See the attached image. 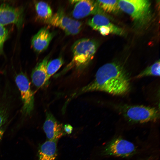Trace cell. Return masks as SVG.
<instances>
[{
    "instance_id": "6da1fadb",
    "label": "cell",
    "mask_w": 160,
    "mask_h": 160,
    "mask_svg": "<svg viewBox=\"0 0 160 160\" xmlns=\"http://www.w3.org/2000/svg\"><path fill=\"white\" fill-rule=\"evenodd\" d=\"M130 87L129 77L122 66L116 63H108L99 68L94 80L80 89L78 95L100 91L120 95L128 92Z\"/></svg>"
},
{
    "instance_id": "7a4b0ae2",
    "label": "cell",
    "mask_w": 160,
    "mask_h": 160,
    "mask_svg": "<svg viewBox=\"0 0 160 160\" xmlns=\"http://www.w3.org/2000/svg\"><path fill=\"white\" fill-rule=\"evenodd\" d=\"M97 47V42L91 39L82 38L76 41L71 47L72 60L63 71L73 67L78 70L84 69L94 58Z\"/></svg>"
},
{
    "instance_id": "3957f363",
    "label": "cell",
    "mask_w": 160,
    "mask_h": 160,
    "mask_svg": "<svg viewBox=\"0 0 160 160\" xmlns=\"http://www.w3.org/2000/svg\"><path fill=\"white\" fill-rule=\"evenodd\" d=\"M118 5L139 25H145L151 20V3L148 0H120Z\"/></svg>"
},
{
    "instance_id": "277c9868",
    "label": "cell",
    "mask_w": 160,
    "mask_h": 160,
    "mask_svg": "<svg viewBox=\"0 0 160 160\" xmlns=\"http://www.w3.org/2000/svg\"><path fill=\"white\" fill-rule=\"evenodd\" d=\"M135 145L120 137L114 138L102 150L101 156H111L123 157L132 156L137 153Z\"/></svg>"
},
{
    "instance_id": "5b68a950",
    "label": "cell",
    "mask_w": 160,
    "mask_h": 160,
    "mask_svg": "<svg viewBox=\"0 0 160 160\" xmlns=\"http://www.w3.org/2000/svg\"><path fill=\"white\" fill-rule=\"evenodd\" d=\"M124 115L129 122L143 123L155 122L159 118V113L156 108L143 105H133L126 108Z\"/></svg>"
},
{
    "instance_id": "8992f818",
    "label": "cell",
    "mask_w": 160,
    "mask_h": 160,
    "mask_svg": "<svg viewBox=\"0 0 160 160\" xmlns=\"http://www.w3.org/2000/svg\"><path fill=\"white\" fill-rule=\"evenodd\" d=\"M45 23L60 28L68 35H74L78 34L82 29V25L81 22L67 16L61 9H59Z\"/></svg>"
},
{
    "instance_id": "52a82bcc",
    "label": "cell",
    "mask_w": 160,
    "mask_h": 160,
    "mask_svg": "<svg viewBox=\"0 0 160 160\" xmlns=\"http://www.w3.org/2000/svg\"><path fill=\"white\" fill-rule=\"evenodd\" d=\"M15 81L23 104L22 112L25 115H29L33 109L34 96L29 80L24 74L21 73L16 76Z\"/></svg>"
},
{
    "instance_id": "ba28073f",
    "label": "cell",
    "mask_w": 160,
    "mask_h": 160,
    "mask_svg": "<svg viewBox=\"0 0 160 160\" xmlns=\"http://www.w3.org/2000/svg\"><path fill=\"white\" fill-rule=\"evenodd\" d=\"M87 24L93 29L98 31L103 36L108 35L111 33L119 36H123L125 34L123 29L112 23L101 14L95 15L89 20Z\"/></svg>"
},
{
    "instance_id": "9c48e42d",
    "label": "cell",
    "mask_w": 160,
    "mask_h": 160,
    "mask_svg": "<svg viewBox=\"0 0 160 160\" xmlns=\"http://www.w3.org/2000/svg\"><path fill=\"white\" fill-rule=\"evenodd\" d=\"M102 12L97 1L78 0L73 10L72 15L75 19H80L91 14H102Z\"/></svg>"
},
{
    "instance_id": "30bf717a",
    "label": "cell",
    "mask_w": 160,
    "mask_h": 160,
    "mask_svg": "<svg viewBox=\"0 0 160 160\" xmlns=\"http://www.w3.org/2000/svg\"><path fill=\"white\" fill-rule=\"evenodd\" d=\"M23 11L8 5H0V24L4 26L14 24L20 26L22 23Z\"/></svg>"
},
{
    "instance_id": "8fae6325",
    "label": "cell",
    "mask_w": 160,
    "mask_h": 160,
    "mask_svg": "<svg viewBox=\"0 0 160 160\" xmlns=\"http://www.w3.org/2000/svg\"><path fill=\"white\" fill-rule=\"evenodd\" d=\"M63 128L52 114L47 113L43 129L48 140L57 141L64 135Z\"/></svg>"
},
{
    "instance_id": "7c38bea8",
    "label": "cell",
    "mask_w": 160,
    "mask_h": 160,
    "mask_svg": "<svg viewBox=\"0 0 160 160\" xmlns=\"http://www.w3.org/2000/svg\"><path fill=\"white\" fill-rule=\"evenodd\" d=\"M53 34L47 27L41 28L33 37L31 45L34 49L38 53L45 50L52 39Z\"/></svg>"
},
{
    "instance_id": "4fadbf2b",
    "label": "cell",
    "mask_w": 160,
    "mask_h": 160,
    "mask_svg": "<svg viewBox=\"0 0 160 160\" xmlns=\"http://www.w3.org/2000/svg\"><path fill=\"white\" fill-rule=\"evenodd\" d=\"M49 57H45L38 64L33 70L31 78L33 84L37 88L47 84V65Z\"/></svg>"
},
{
    "instance_id": "5bb4252c",
    "label": "cell",
    "mask_w": 160,
    "mask_h": 160,
    "mask_svg": "<svg viewBox=\"0 0 160 160\" xmlns=\"http://www.w3.org/2000/svg\"><path fill=\"white\" fill-rule=\"evenodd\" d=\"M57 141L48 140L39 147L38 160H56L57 156Z\"/></svg>"
},
{
    "instance_id": "9a60e30c",
    "label": "cell",
    "mask_w": 160,
    "mask_h": 160,
    "mask_svg": "<svg viewBox=\"0 0 160 160\" xmlns=\"http://www.w3.org/2000/svg\"><path fill=\"white\" fill-rule=\"evenodd\" d=\"M35 7L38 17L44 22L49 19L52 15L50 6L47 3L42 1H36Z\"/></svg>"
},
{
    "instance_id": "2e32d148",
    "label": "cell",
    "mask_w": 160,
    "mask_h": 160,
    "mask_svg": "<svg viewBox=\"0 0 160 160\" xmlns=\"http://www.w3.org/2000/svg\"><path fill=\"white\" fill-rule=\"evenodd\" d=\"M63 63V60L60 57L48 62L47 67V84L50 77L60 69Z\"/></svg>"
},
{
    "instance_id": "e0dca14e",
    "label": "cell",
    "mask_w": 160,
    "mask_h": 160,
    "mask_svg": "<svg viewBox=\"0 0 160 160\" xmlns=\"http://www.w3.org/2000/svg\"><path fill=\"white\" fill-rule=\"evenodd\" d=\"M101 9L108 13L117 12L120 9L118 5V0H97Z\"/></svg>"
},
{
    "instance_id": "ac0fdd59",
    "label": "cell",
    "mask_w": 160,
    "mask_h": 160,
    "mask_svg": "<svg viewBox=\"0 0 160 160\" xmlns=\"http://www.w3.org/2000/svg\"><path fill=\"white\" fill-rule=\"evenodd\" d=\"M160 65L159 60L141 72L137 75L136 78H140L149 76H159Z\"/></svg>"
},
{
    "instance_id": "d6986e66",
    "label": "cell",
    "mask_w": 160,
    "mask_h": 160,
    "mask_svg": "<svg viewBox=\"0 0 160 160\" xmlns=\"http://www.w3.org/2000/svg\"><path fill=\"white\" fill-rule=\"evenodd\" d=\"M8 114L6 109L4 108H0V136L2 135L4 133V129L2 126L6 122Z\"/></svg>"
},
{
    "instance_id": "ffe728a7",
    "label": "cell",
    "mask_w": 160,
    "mask_h": 160,
    "mask_svg": "<svg viewBox=\"0 0 160 160\" xmlns=\"http://www.w3.org/2000/svg\"><path fill=\"white\" fill-rule=\"evenodd\" d=\"M7 31L4 26L0 24V41L3 44L7 36Z\"/></svg>"
},
{
    "instance_id": "44dd1931",
    "label": "cell",
    "mask_w": 160,
    "mask_h": 160,
    "mask_svg": "<svg viewBox=\"0 0 160 160\" xmlns=\"http://www.w3.org/2000/svg\"><path fill=\"white\" fill-rule=\"evenodd\" d=\"M63 129L66 133L68 134H70L72 132L73 128L71 125L67 124L64 126L63 127Z\"/></svg>"
},
{
    "instance_id": "7402d4cb",
    "label": "cell",
    "mask_w": 160,
    "mask_h": 160,
    "mask_svg": "<svg viewBox=\"0 0 160 160\" xmlns=\"http://www.w3.org/2000/svg\"><path fill=\"white\" fill-rule=\"evenodd\" d=\"M3 44L0 41V49L1 48Z\"/></svg>"
}]
</instances>
